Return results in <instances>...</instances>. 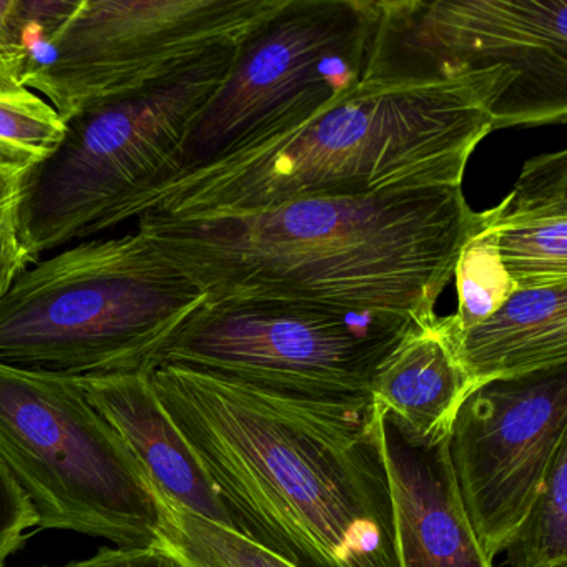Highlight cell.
I'll list each match as a JSON object with an SVG mask.
<instances>
[{
  "mask_svg": "<svg viewBox=\"0 0 567 567\" xmlns=\"http://www.w3.org/2000/svg\"><path fill=\"white\" fill-rule=\"evenodd\" d=\"M151 381L235 530L297 567H401L370 396H297L171 364Z\"/></svg>",
  "mask_w": 567,
  "mask_h": 567,
  "instance_id": "cell-1",
  "label": "cell"
},
{
  "mask_svg": "<svg viewBox=\"0 0 567 567\" xmlns=\"http://www.w3.org/2000/svg\"><path fill=\"white\" fill-rule=\"evenodd\" d=\"M474 218L463 188H414L214 217L145 214L137 228L205 301H287L420 323L436 315Z\"/></svg>",
  "mask_w": 567,
  "mask_h": 567,
  "instance_id": "cell-2",
  "label": "cell"
},
{
  "mask_svg": "<svg viewBox=\"0 0 567 567\" xmlns=\"http://www.w3.org/2000/svg\"><path fill=\"white\" fill-rule=\"evenodd\" d=\"M517 78L506 69L383 71L290 131L175 175L128 204L115 225L141 215L214 217L313 197H360L456 188L493 111Z\"/></svg>",
  "mask_w": 567,
  "mask_h": 567,
  "instance_id": "cell-3",
  "label": "cell"
},
{
  "mask_svg": "<svg viewBox=\"0 0 567 567\" xmlns=\"http://www.w3.org/2000/svg\"><path fill=\"white\" fill-rule=\"evenodd\" d=\"M205 295L135 230L32 264L0 301V363L59 377L152 371Z\"/></svg>",
  "mask_w": 567,
  "mask_h": 567,
  "instance_id": "cell-4",
  "label": "cell"
},
{
  "mask_svg": "<svg viewBox=\"0 0 567 567\" xmlns=\"http://www.w3.org/2000/svg\"><path fill=\"white\" fill-rule=\"evenodd\" d=\"M238 45L64 121L54 154L22 182L18 227L31 264L114 227L128 204L171 177L192 122L220 87Z\"/></svg>",
  "mask_w": 567,
  "mask_h": 567,
  "instance_id": "cell-5",
  "label": "cell"
},
{
  "mask_svg": "<svg viewBox=\"0 0 567 567\" xmlns=\"http://www.w3.org/2000/svg\"><path fill=\"white\" fill-rule=\"evenodd\" d=\"M0 461L31 499L35 530L164 547L154 484L79 380L0 363Z\"/></svg>",
  "mask_w": 567,
  "mask_h": 567,
  "instance_id": "cell-6",
  "label": "cell"
},
{
  "mask_svg": "<svg viewBox=\"0 0 567 567\" xmlns=\"http://www.w3.org/2000/svg\"><path fill=\"white\" fill-rule=\"evenodd\" d=\"M381 16V0H285L238 45L167 181L290 131L357 87L370 72Z\"/></svg>",
  "mask_w": 567,
  "mask_h": 567,
  "instance_id": "cell-7",
  "label": "cell"
},
{
  "mask_svg": "<svg viewBox=\"0 0 567 567\" xmlns=\"http://www.w3.org/2000/svg\"><path fill=\"white\" fill-rule=\"evenodd\" d=\"M285 0H78L24 79L64 121L241 44Z\"/></svg>",
  "mask_w": 567,
  "mask_h": 567,
  "instance_id": "cell-8",
  "label": "cell"
},
{
  "mask_svg": "<svg viewBox=\"0 0 567 567\" xmlns=\"http://www.w3.org/2000/svg\"><path fill=\"white\" fill-rule=\"evenodd\" d=\"M413 324L287 301H205L172 334L155 367L190 368L297 396H370L374 373Z\"/></svg>",
  "mask_w": 567,
  "mask_h": 567,
  "instance_id": "cell-9",
  "label": "cell"
},
{
  "mask_svg": "<svg viewBox=\"0 0 567 567\" xmlns=\"http://www.w3.org/2000/svg\"><path fill=\"white\" fill-rule=\"evenodd\" d=\"M381 4L377 55L384 68L506 69L517 81L494 107V131L566 122L567 0H381Z\"/></svg>",
  "mask_w": 567,
  "mask_h": 567,
  "instance_id": "cell-10",
  "label": "cell"
},
{
  "mask_svg": "<svg viewBox=\"0 0 567 567\" xmlns=\"http://www.w3.org/2000/svg\"><path fill=\"white\" fill-rule=\"evenodd\" d=\"M567 443V367L484 384L460 408L451 466L471 527L491 559L504 553Z\"/></svg>",
  "mask_w": 567,
  "mask_h": 567,
  "instance_id": "cell-11",
  "label": "cell"
},
{
  "mask_svg": "<svg viewBox=\"0 0 567 567\" xmlns=\"http://www.w3.org/2000/svg\"><path fill=\"white\" fill-rule=\"evenodd\" d=\"M381 450L400 566L494 567L461 503L447 440L431 450L410 446L383 417Z\"/></svg>",
  "mask_w": 567,
  "mask_h": 567,
  "instance_id": "cell-12",
  "label": "cell"
},
{
  "mask_svg": "<svg viewBox=\"0 0 567 567\" xmlns=\"http://www.w3.org/2000/svg\"><path fill=\"white\" fill-rule=\"evenodd\" d=\"M473 394L456 357L450 317L413 324L384 358L370 398L410 446L431 450L450 436L460 408Z\"/></svg>",
  "mask_w": 567,
  "mask_h": 567,
  "instance_id": "cell-13",
  "label": "cell"
},
{
  "mask_svg": "<svg viewBox=\"0 0 567 567\" xmlns=\"http://www.w3.org/2000/svg\"><path fill=\"white\" fill-rule=\"evenodd\" d=\"M92 406L117 431L155 491L212 523L235 529L207 474L162 408L151 371L79 380Z\"/></svg>",
  "mask_w": 567,
  "mask_h": 567,
  "instance_id": "cell-14",
  "label": "cell"
},
{
  "mask_svg": "<svg viewBox=\"0 0 567 567\" xmlns=\"http://www.w3.org/2000/svg\"><path fill=\"white\" fill-rule=\"evenodd\" d=\"M516 290L567 284V152L524 162L511 194L484 212Z\"/></svg>",
  "mask_w": 567,
  "mask_h": 567,
  "instance_id": "cell-15",
  "label": "cell"
},
{
  "mask_svg": "<svg viewBox=\"0 0 567 567\" xmlns=\"http://www.w3.org/2000/svg\"><path fill=\"white\" fill-rule=\"evenodd\" d=\"M453 330L473 393L494 381L567 367V284L516 290L480 323Z\"/></svg>",
  "mask_w": 567,
  "mask_h": 567,
  "instance_id": "cell-16",
  "label": "cell"
},
{
  "mask_svg": "<svg viewBox=\"0 0 567 567\" xmlns=\"http://www.w3.org/2000/svg\"><path fill=\"white\" fill-rule=\"evenodd\" d=\"M162 546L184 567H297L231 527L212 523L157 493Z\"/></svg>",
  "mask_w": 567,
  "mask_h": 567,
  "instance_id": "cell-17",
  "label": "cell"
},
{
  "mask_svg": "<svg viewBox=\"0 0 567 567\" xmlns=\"http://www.w3.org/2000/svg\"><path fill=\"white\" fill-rule=\"evenodd\" d=\"M457 310L451 315L457 331L467 330L493 315L516 291L497 250L496 235L481 212L457 255Z\"/></svg>",
  "mask_w": 567,
  "mask_h": 567,
  "instance_id": "cell-18",
  "label": "cell"
},
{
  "mask_svg": "<svg viewBox=\"0 0 567 567\" xmlns=\"http://www.w3.org/2000/svg\"><path fill=\"white\" fill-rule=\"evenodd\" d=\"M64 132V118L41 95L0 91V172L25 177L54 154Z\"/></svg>",
  "mask_w": 567,
  "mask_h": 567,
  "instance_id": "cell-19",
  "label": "cell"
},
{
  "mask_svg": "<svg viewBox=\"0 0 567 567\" xmlns=\"http://www.w3.org/2000/svg\"><path fill=\"white\" fill-rule=\"evenodd\" d=\"M504 553L509 567H567V443Z\"/></svg>",
  "mask_w": 567,
  "mask_h": 567,
  "instance_id": "cell-20",
  "label": "cell"
},
{
  "mask_svg": "<svg viewBox=\"0 0 567 567\" xmlns=\"http://www.w3.org/2000/svg\"><path fill=\"white\" fill-rule=\"evenodd\" d=\"M39 517L31 499L0 461V567L28 543Z\"/></svg>",
  "mask_w": 567,
  "mask_h": 567,
  "instance_id": "cell-21",
  "label": "cell"
},
{
  "mask_svg": "<svg viewBox=\"0 0 567 567\" xmlns=\"http://www.w3.org/2000/svg\"><path fill=\"white\" fill-rule=\"evenodd\" d=\"M59 567H184L165 547H101L87 559Z\"/></svg>",
  "mask_w": 567,
  "mask_h": 567,
  "instance_id": "cell-22",
  "label": "cell"
},
{
  "mask_svg": "<svg viewBox=\"0 0 567 567\" xmlns=\"http://www.w3.org/2000/svg\"><path fill=\"white\" fill-rule=\"evenodd\" d=\"M18 227V204L0 214V301L8 297L18 278L31 267Z\"/></svg>",
  "mask_w": 567,
  "mask_h": 567,
  "instance_id": "cell-23",
  "label": "cell"
},
{
  "mask_svg": "<svg viewBox=\"0 0 567 567\" xmlns=\"http://www.w3.org/2000/svg\"><path fill=\"white\" fill-rule=\"evenodd\" d=\"M22 175L9 174V172H0V214L14 207L21 197Z\"/></svg>",
  "mask_w": 567,
  "mask_h": 567,
  "instance_id": "cell-24",
  "label": "cell"
}]
</instances>
